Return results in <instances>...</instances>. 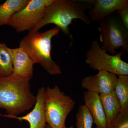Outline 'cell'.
I'll list each match as a JSON object with an SVG mask.
<instances>
[{
    "label": "cell",
    "mask_w": 128,
    "mask_h": 128,
    "mask_svg": "<svg viewBox=\"0 0 128 128\" xmlns=\"http://www.w3.org/2000/svg\"><path fill=\"white\" fill-rule=\"evenodd\" d=\"M30 80L12 74L0 76V108L6 114L3 116H18L32 109L36 96L31 91Z\"/></svg>",
    "instance_id": "cell-1"
},
{
    "label": "cell",
    "mask_w": 128,
    "mask_h": 128,
    "mask_svg": "<svg viewBox=\"0 0 128 128\" xmlns=\"http://www.w3.org/2000/svg\"><path fill=\"white\" fill-rule=\"evenodd\" d=\"M92 6L80 0H54L46 8L41 22L31 32H38L44 26L53 24L59 28L66 36L71 37L70 26L73 20L79 19L86 25L91 24L92 21L86 12Z\"/></svg>",
    "instance_id": "cell-2"
},
{
    "label": "cell",
    "mask_w": 128,
    "mask_h": 128,
    "mask_svg": "<svg viewBox=\"0 0 128 128\" xmlns=\"http://www.w3.org/2000/svg\"><path fill=\"white\" fill-rule=\"evenodd\" d=\"M60 31L56 26L43 32H29L19 44V47L25 50L34 64H40L50 75H58L62 73L60 67L51 56L52 39Z\"/></svg>",
    "instance_id": "cell-3"
},
{
    "label": "cell",
    "mask_w": 128,
    "mask_h": 128,
    "mask_svg": "<svg viewBox=\"0 0 128 128\" xmlns=\"http://www.w3.org/2000/svg\"><path fill=\"white\" fill-rule=\"evenodd\" d=\"M44 110L46 122L52 128H64L69 114L74 109L76 102L62 92L58 86H48L44 94Z\"/></svg>",
    "instance_id": "cell-4"
},
{
    "label": "cell",
    "mask_w": 128,
    "mask_h": 128,
    "mask_svg": "<svg viewBox=\"0 0 128 128\" xmlns=\"http://www.w3.org/2000/svg\"><path fill=\"white\" fill-rule=\"evenodd\" d=\"M124 51L110 55L95 39L86 54V64L90 68L98 71H106L117 76H128V64L122 59Z\"/></svg>",
    "instance_id": "cell-5"
},
{
    "label": "cell",
    "mask_w": 128,
    "mask_h": 128,
    "mask_svg": "<svg viewBox=\"0 0 128 128\" xmlns=\"http://www.w3.org/2000/svg\"><path fill=\"white\" fill-rule=\"evenodd\" d=\"M99 24L100 40L104 50L112 55L116 54L121 48L128 52V30L119 16L110 15Z\"/></svg>",
    "instance_id": "cell-6"
},
{
    "label": "cell",
    "mask_w": 128,
    "mask_h": 128,
    "mask_svg": "<svg viewBox=\"0 0 128 128\" xmlns=\"http://www.w3.org/2000/svg\"><path fill=\"white\" fill-rule=\"evenodd\" d=\"M54 0H30L27 6L13 15L8 26L18 33L32 31L41 22L46 8Z\"/></svg>",
    "instance_id": "cell-7"
},
{
    "label": "cell",
    "mask_w": 128,
    "mask_h": 128,
    "mask_svg": "<svg viewBox=\"0 0 128 128\" xmlns=\"http://www.w3.org/2000/svg\"><path fill=\"white\" fill-rule=\"evenodd\" d=\"M118 80L115 75L104 70L98 71L96 74L83 78L81 86L87 91L99 95L107 94L114 91Z\"/></svg>",
    "instance_id": "cell-8"
},
{
    "label": "cell",
    "mask_w": 128,
    "mask_h": 128,
    "mask_svg": "<svg viewBox=\"0 0 128 128\" xmlns=\"http://www.w3.org/2000/svg\"><path fill=\"white\" fill-rule=\"evenodd\" d=\"M82 2L93 6L89 14L92 21L98 23L116 11L128 6V0H82Z\"/></svg>",
    "instance_id": "cell-9"
},
{
    "label": "cell",
    "mask_w": 128,
    "mask_h": 128,
    "mask_svg": "<svg viewBox=\"0 0 128 128\" xmlns=\"http://www.w3.org/2000/svg\"><path fill=\"white\" fill-rule=\"evenodd\" d=\"M11 55L13 71L12 75L32 80L34 76V63L22 48H8Z\"/></svg>",
    "instance_id": "cell-10"
},
{
    "label": "cell",
    "mask_w": 128,
    "mask_h": 128,
    "mask_svg": "<svg viewBox=\"0 0 128 128\" xmlns=\"http://www.w3.org/2000/svg\"><path fill=\"white\" fill-rule=\"evenodd\" d=\"M46 88L42 87L38 90L36 100L32 111L24 116H12L20 121H26L30 125V128H46L47 122L44 110V94Z\"/></svg>",
    "instance_id": "cell-11"
},
{
    "label": "cell",
    "mask_w": 128,
    "mask_h": 128,
    "mask_svg": "<svg viewBox=\"0 0 128 128\" xmlns=\"http://www.w3.org/2000/svg\"><path fill=\"white\" fill-rule=\"evenodd\" d=\"M85 105L93 118L96 128H108L107 121L99 94L88 91L84 93Z\"/></svg>",
    "instance_id": "cell-12"
},
{
    "label": "cell",
    "mask_w": 128,
    "mask_h": 128,
    "mask_svg": "<svg viewBox=\"0 0 128 128\" xmlns=\"http://www.w3.org/2000/svg\"><path fill=\"white\" fill-rule=\"evenodd\" d=\"M101 103L105 112L108 128L121 112L120 102L115 92L99 95Z\"/></svg>",
    "instance_id": "cell-13"
},
{
    "label": "cell",
    "mask_w": 128,
    "mask_h": 128,
    "mask_svg": "<svg viewBox=\"0 0 128 128\" xmlns=\"http://www.w3.org/2000/svg\"><path fill=\"white\" fill-rule=\"evenodd\" d=\"M30 0H7L0 4V26L8 25L10 19L27 6Z\"/></svg>",
    "instance_id": "cell-14"
},
{
    "label": "cell",
    "mask_w": 128,
    "mask_h": 128,
    "mask_svg": "<svg viewBox=\"0 0 128 128\" xmlns=\"http://www.w3.org/2000/svg\"><path fill=\"white\" fill-rule=\"evenodd\" d=\"M8 47L5 43H0V76H11L13 68L11 55Z\"/></svg>",
    "instance_id": "cell-15"
},
{
    "label": "cell",
    "mask_w": 128,
    "mask_h": 128,
    "mask_svg": "<svg viewBox=\"0 0 128 128\" xmlns=\"http://www.w3.org/2000/svg\"><path fill=\"white\" fill-rule=\"evenodd\" d=\"M118 76L114 91L120 102L121 110H128V76Z\"/></svg>",
    "instance_id": "cell-16"
},
{
    "label": "cell",
    "mask_w": 128,
    "mask_h": 128,
    "mask_svg": "<svg viewBox=\"0 0 128 128\" xmlns=\"http://www.w3.org/2000/svg\"><path fill=\"white\" fill-rule=\"evenodd\" d=\"M77 128H92L93 118L85 105L80 107L76 115Z\"/></svg>",
    "instance_id": "cell-17"
},
{
    "label": "cell",
    "mask_w": 128,
    "mask_h": 128,
    "mask_svg": "<svg viewBox=\"0 0 128 128\" xmlns=\"http://www.w3.org/2000/svg\"><path fill=\"white\" fill-rule=\"evenodd\" d=\"M108 128H128V110H121Z\"/></svg>",
    "instance_id": "cell-18"
},
{
    "label": "cell",
    "mask_w": 128,
    "mask_h": 128,
    "mask_svg": "<svg viewBox=\"0 0 128 128\" xmlns=\"http://www.w3.org/2000/svg\"><path fill=\"white\" fill-rule=\"evenodd\" d=\"M124 26L128 30V6L120 9L117 11Z\"/></svg>",
    "instance_id": "cell-19"
},
{
    "label": "cell",
    "mask_w": 128,
    "mask_h": 128,
    "mask_svg": "<svg viewBox=\"0 0 128 128\" xmlns=\"http://www.w3.org/2000/svg\"><path fill=\"white\" fill-rule=\"evenodd\" d=\"M46 128H52L50 127V126L48 124H47V125H46Z\"/></svg>",
    "instance_id": "cell-20"
},
{
    "label": "cell",
    "mask_w": 128,
    "mask_h": 128,
    "mask_svg": "<svg viewBox=\"0 0 128 128\" xmlns=\"http://www.w3.org/2000/svg\"><path fill=\"white\" fill-rule=\"evenodd\" d=\"M64 128H74V126H70V127H68V128H66V127H65Z\"/></svg>",
    "instance_id": "cell-21"
},
{
    "label": "cell",
    "mask_w": 128,
    "mask_h": 128,
    "mask_svg": "<svg viewBox=\"0 0 128 128\" xmlns=\"http://www.w3.org/2000/svg\"><path fill=\"white\" fill-rule=\"evenodd\" d=\"M3 115H2V114H1L0 113V116H3Z\"/></svg>",
    "instance_id": "cell-22"
}]
</instances>
